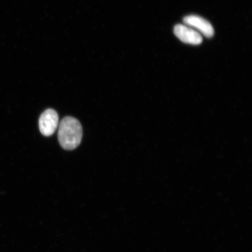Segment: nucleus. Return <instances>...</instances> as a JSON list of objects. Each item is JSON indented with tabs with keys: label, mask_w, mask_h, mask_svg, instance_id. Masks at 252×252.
I'll return each mask as SVG.
<instances>
[{
	"label": "nucleus",
	"mask_w": 252,
	"mask_h": 252,
	"mask_svg": "<svg viewBox=\"0 0 252 252\" xmlns=\"http://www.w3.org/2000/svg\"><path fill=\"white\" fill-rule=\"evenodd\" d=\"M83 128L77 119L70 116L63 118L59 124L58 139L63 149L72 150L80 144Z\"/></svg>",
	"instance_id": "nucleus-1"
},
{
	"label": "nucleus",
	"mask_w": 252,
	"mask_h": 252,
	"mask_svg": "<svg viewBox=\"0 0 252 252\" xmlns=\"http://www.w3.org/2000/svg\"><path fill=\"white\" fill-rule=\"evenodd\" d=\"M186 25L193 28L200 34L207 37H212L214 35V28L209 22L202 17L197 15H189L184 19Z\"/></svg>",
	"instance_id": "nucleus-4"
},
{
	"label": "nucleus",
	"mask_w": 252,
	"mask_h": 252,
	"mask_svg": "<svg viewBox=\"0 0 252 252\" xmlns=\"http://www.w3.org/2000/svg\"><path fill=\"white\" fill-rule=\"evenodd\" d=\"M59 115L54 109H48L43 112L39 120L40 133L49 137L53 134L59 125Z\"/></svg>",
	"instance_id": "nucleus-2"
},
{
	"label": "nucleus",
	"mask_w": 252,
	"mask_h": 252,
	"mask_svg": "<svg viewBox=\"0 0 252 252\" xmlns=\"http://www.w3.org/2000/svg\"><path fill=\"white\" fill-rule=\"evenodd\" d=\"M174 33L182 42L185 43L198 45L202 43L203 37L201 34L188 25H176L174 28Z\"/></svg>",
	"instance_id": "nucleus-3"
}]
</instances>
